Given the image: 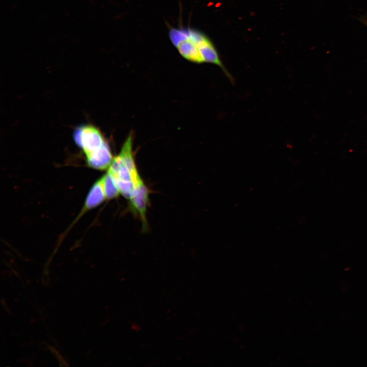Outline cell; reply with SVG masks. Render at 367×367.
<instances>
[{"label": "cell", "mask_w": 367, "mask_h": 367, "mask_svg": "<svg viewBox=\"0 0 367 367\" xmlns=\"http://www.w3.org/2000/svg\"><path fill=\"white\" fill-rule=\"evenodd\" d=\"M133 137L129 134L124 141L120 152L115 156L109 171L114 177L119 192L130 199L137 187L143 181L138 173L133 150Z\"/></svg>", "instance_id": "obj_3"}, {"label": "cell", "mask_w": 367, "mask_h": 367, "mask_svg": "<svg viewBox=\"0 0 367 367\" xmlns=\"http://www.w3.org/2000/svg\"><path fill=\"white\" fill-rule=\"evenodd\" d=\"M106 199L102 176L97 180L91 188L86 199L84 206V211L94 208L101 204Z\"/></svg>", "instance_id": "obj_5"}, {"label": "cell", "mask_w": 367, "mask_h": 367, "mask_svg": "<svg viewBox=\"0 0 367 367\" xmlns=\"http://www.w3.org/2000/svg\"><path fill=\"white\" fill-rule=\"evenodd\" d=\"M168 35L173 46L184 59L197 64L216 65L234 83L233 77L222 62L214 44L204 33L190 27H171Z\"/></svg>", "instance_id": "obj_1"}, {"label": "cell", "mask_w": 367, "mask_h": 367, "mask_svg": "<svg viewBox=\"0 0 367 367\" xmlns=\"http://www.w3.org/2000/svg\"><path fill=\"white\" fill-rule=\"evenodd\" d=\"M103 178L106 199H111L117 197L120 192L114 176L108 171L103 176Z\"/></svg>", "instance_id": "obj_6"}, {"label": "cell", "mask_w": 367, "mask_h": 367, "mask_svg": "<svg viewBox=\"0 0 367 367\" xmlns=\"http://www.w3.org/2000/svg\"><path fill=\"white\" fill-rule=\"evenodd\" d=\"M73 138L85 153L90 167L109 168L114 158L108 143L97 128L91 125L79 126L73 133Z\"/></svg>", "instance_id": "obj_2"}, {"label": "cell", "mask_w": 367, "mask_h": 367, "mask_svg": "<svg viewBox=\"0 0 367 367\" xmlns=\"http://www.w3.org/2000/svg\"><path fill=\"white\" fill-rule=\"evenodd\" d=\"M148 193L147 188L142 181L137 187L129 199L131 209L139 215L145 227L147 226L146 213L149 201Z\"/></svg>", "instance_id": "obj_4"}]
</instances>
